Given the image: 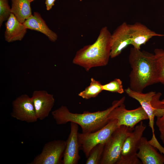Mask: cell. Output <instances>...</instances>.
I'll return each instance as SVG.
<instances>
[{
    "label": "cell",
    "instance_id": "cell-1",
    "mask_svg": "<svg viewBox=\"0 0 164 164\" xmlns=\"http://www.w3.org/2000/svg\"><path fill=\"white\" fill-rule=\"evenodd\" d=\"M128 61L132 68L129 75L131 90L142 92L146 87L159 83L154 54L133 47Z\"/></svg>",
    "mask_w": 164,
    "mask_h": 164
},
{
    "label": "cell",
    "instance_id": "cell-2",
    "mask_svg": "<svg viewBox=\"0 0 164 164\" xmlns=\"http://www.w3.org/2000/svg\"><path fill=\"white\" fill-rule=\"evenodd\" d=\"M123 97L118 100L114 101L111 106L102 111L91 112L84 111L82 114L71 112L67 107L62 105L53 111L52 114L58 125L73 122L79 125L82 133H87L96 131L102 128L109 121L108 116L115 108L124 103Z\"/></svg>",
    "mask_w": 164,
    "mask_h": 164
},
{
    "label": "cell",
    "instance_id": "cell-3",
    "mask_svg": "<svg viewBox=\"0 0 164 164\" xmlns=\"http://www.w3.org/2000/svg\"><path fill=\"white\" fill-rule=\"evenodd\" d=\"M111 36L107 26L102 27L94 43L85 45L77 51L73 63L87 71L93 67L107 65L110 57Z\"/></svg>",
    "mask_w": 164,
    "mask_h": 164
},
{
    "label": "cell",
    "instance_id": "cell-4",
    "mask_svg": "<svg viewBox=\"0 0 164 164\" xmlns=\"http://www.w3.org/2000/svg\"><path fill=\"white\" fill-rule=\"evenodd\" d=\"M125 91L129 97L138 101L147 114L152 132L150 141L152 143L156 142L158 140L154 133V118L161 117L164 113V104L160 100L162 94L153 91L144 93L133 91L129 87L125 89Z\"/></svg>",
    "mask_w": 164,
    "mask_h": 164
},
{
    "label": "cell",
    "instance_id": "cell-5",
    "mask_svg": "<svg viewBox=\"0 0 164 164\" xmlns=\"http://www.w3.org/2000/svg\"><path fill=\"white\" fill-rule=\"evenodd\" d=\"M134 129L121 125L113 132L105 144L100 164H118L124 142Z\"/></svg>",
    "mask_w": 164,
    "mask_h": 164
},
{
    "label": "cell",
    "instance_id": "cell-6",
    "mask_svg": "<svg viewBox=\"0 0 164 164\" xmlns=\"http://www.w3.org/2000/svg\"><path fill=\"white\" fill-rule=\"evenodd\" d=\"M117 120L110 121L101 128L93 132L78 133L80 148L87 158L92 149L96 145L105 143L113 132L119 127Z\"/></svg>",
    "mask_w": 164,
    "mask_h": 164
},
{
    "label": "cell",
    "instance_id": "cell-7",
    "mask_svg": "<svg viewBox=\"0 0 164 164\" xmlns=\"http://www.w3.org/2000/svg\"><path fill=\"white\" fill-rule=\"evenodd\" d=\"M145 128V126L141 121L140 124L135 127L133 131L126 138L123 145L118 164H142L137 154Z\"/></svg>",
    "mask_w": 164,
    "mask_h": 164
},
{
    "label": "cell",
    "instance_id": "cell-8",
    "mask_svg": "<svg viewBox=\"0 0 164 164\" xmlns=\"http://www.w3.org/2000/svg\"><path fill=\"white\" fill-rule=\"evenodd\" d=\"M109 121L117 120L119 127L125 125L134 129L135 125L143 120L148 119V116L142 106L132 110L125 108L124 103L114 108L108 116Z\"/></svg>",
    "mask_w": 164,
    "mask_h": 164
},
{
    "label": "cell",
    "instance_id": "cell-9",
    "mask_svg": "<svg viewBox=\"0 0 164 164\" xmlns=\"http://www.w3.org/2000/svg\"><path fill=\"white\" fill-rule=\"evenodd\" d=\"M66 141L60 140L50 141L45 144L41 152L30 164H62Z\"/></svg>",
    "mask_w": 164,
    "mask_h": 164
},
{
    "label": "cell",
    "instance_id": "cell-10",
    "mask_svg": "<svg viewBox=\"0 0 164 164\" xmlns=\"http://www.w3.org/2000/svg\"><path fill=\"white\" fill-rule=\"evenodd\" d=\"M11 116L16 119L27 123L36 122L38 118L31 98L26 94L17 97L12 102Z\"/></svg>",
    "mask_w": 164,
    "mask_h": 164
},
{
    "label": "cell",
    "instance_id": "cell-11",
    "mask_svg": "<svg viewBox=\"0 0 164 164\" xmlns=\"http://www.w3.org/2000/svg\"><path fill=\"white\" fill-rule=\"evenodd\" d=\"M131 43L129 25L124 22L111 34L110 58H114L118 56Z\"/></svg>",
    "mask_w": 164,
    "mask_h": 164
},
{
    "label": "cell",
    "instance_id": "cell-12",
    "mask_svg": "<svg viewBox=\"0 0 164 164\" xmlns=\"http://www.w3.org/2000/svg\"><path fill=\"white\" fill-rule=\"evenodd\" d=\"M78 125L70 122V132L66 141L62 164H77L80 159L78 139Z\"/></svg>",
    "mask_w": 164,
    "mask_h": 164
},
{
    "label": "cell",
    "instance_id": "cell-13",
    "mask_svg": "<svg viewBox=\"0 0 164 164\" xmlns=\"http://www.w3.org/2000/svg\"><path fill=\"white\" fill-rule=\"evenodd\" d=\"M31 97L38 119L48 117L55 103L53 95L45 90L35 91Z\"/></svg>",
    "mask_w": 164,
    "mask_h": 164
},
{
    "label": "cell",
    "instance_id": "cell-14",
    "mask_svg": "<svg viewBox=\"0 0 164 164\" xmlns=\"http://www.w3.org/2000/svg\"><path fill=\"white\" fill-rule=\"evenodd\" d=\"M129 28L131 45L138 50H140L141 46L145 45L152 37L164 36V34L157 33L139 22L129 25Z\"/></svg>",
    "mask_w": 164,
    "mask_h": 164
},
{
    "label": "cell",
    "instance_id": "cell-15",
    "mask_svg": "<svg viewBox=\"0 0 164 164\" xmlns=\"http://www.w3.org/2000/svg\"><path fill=\"white\" fill-rule=\"evenodd\" d=\"M144 137H142L137 155L143 164H163L164 155L155 149Z\"/></svg>",
    "mask_w": 164,
    "mask_h": 164
},
{
    "label": "cell",
    "instance_id": "cell-16",
    "mask_svg": "<svg viewBox=\"0 0 164 164\" xmlns=\"http://www.w3.org/2000/svg\"><path fill=\"white\" fill-rule=\"evenodd\" d=\"M5 39L8 42L21 40L26 32L27 28L11 13L5 24Z\"/></svg>",
    "mask_w": 164,
    "mask_h": 164
},
{
    "label": "cell",
    "instance_id": "cell-17",
    "mask_svg": "<svg viewBox=\"0 0 164 164\" xmlns=\"http://www.w3.org/2000/svg\"><path fill=\"white\" fill-rule=\"evenodd\" d=\"M23 23L27 29L43 33L52 42H55L57 39L56 34L50 29L40 15L37 12H34L33 15L27 19Z\"/></svg>",
    "mask_w": 164,
    "mask_h": 164
},
{
    "label": "cell",
    "instance_id": "cell-18",
    "mask_svg": "<svg viewBox=\"0 0 164 164\" xmlns=\"http://www.w3.org/2000/svg\"><path fill=\"white\" fill-rule=\"evenodd\" d=\"M11 13L22 23L32 15L30 0H11Z\"/></svg>",
    "mask_w": 164,
    "mask_h": 164
},
{
    "label": "cell",
    "instance_id": "cell-19",
    "mask_svg": "<svg viewBox=\"0 0 164 164\" xmlns=\"http://www.w3.org/2000/svg\"><path fill=\"white\" fill-rule=\"evenodd\" d=\"M102 85L100 81L92 77L89 85L79 93L78 95L86 100L95 97L103 91Z\"/></svg>",
    "mask_w": 164,
    "mask_h": 164
},
{
    "label": "cell",
    "instance_id": "cell-20",
    "mask_svg": "<svg viewBox=\"0 0 164 164\" xmlns=\"http://www.w3.org/2000/svg\"><path fill=\"white\" fill-rule=\"evenodd\" d=\"M154 54L159 83L164 86V50L156 48Z\"/></svg>",
    "mask_w": 164,
    "mask_h": 164
},
{
    "label": "cell",
    "instance_id": "cell-21",
    "mask_svg": "<svg viewBox=\"0 0 164 164\" xmlns=\"http://www.w3.org/2000/svg\"><path fill=\"white\" fill-rule=\"evenodd\" d=\"M105 144H99L92 149L87 158L86 164H100Z\"/></svg>",
    "mask_w": 164,
    "mask_h": 164
},
{
    "label": "cell",
    "instance_id": "cell-22",
    "mask_svg": "<svg viewBox=\"0 0 164 164\" xmlns=\"http://www.w3.org/2000/svg\"><path fill=\"white\" fill-rule=\"evenodd\" d=\"M103 91L122 94L125 91L122 80L119 78H115L109 83L102 85Z\"/></svg>",
    "mask_w": 164,
    "mask_h": 164
},
{
    "label": "cell",
    "instance_id": "cell-23",
    "mask_svg": "<svg viewBox=\"0 0 164 164\" xmlns=\"http://www.w3.org/2000/svg\"><path fill=\"white\" fill-rule=\"evenodd\" d=\"M11 13V9L8 0H0V26L4 21L8 19Z\"/></svg>",
    "mask_w": 164,
    "mask_h": 164
},
{
    "label": "cell",
    "instance_id": "cell-24",
    "mask_svg": "<svg viewBox=\"0 0 164 164\" xmlns=\"http://www.w3.org/2000/svg\"><path fill=\"white\" fill-rule=\"evenodd\" d=\"M162 101L164 104V98ZM156 124L160 133V138L164 144V113L162 116L157 118Z\"/></svg>",
    "mask_w": 164,
    "mask_h": 164
},
{
    "label": "cell",
    "instance_id": "cell-25",
    "mask_svg": "<svg viewBox=\"0 0 164 164\" xmlns=\"http://www.w3.org/2000/svg\"><path fill=\"white\" fill-rule=\"evenodd\" d=\"M55 0H46L45 2L46 9L50 10L54 5V2Z\"/></svg>",
    "mask_w": 164,
    "mask_h": 164
},
{
    "label": "cell",
    "instance_id": "cell-26",
    "mask_svg": "<svg viewBox=\"0 0 164 164\" xmlns=\"http://www.w3.org/2000/svg\"><path fill=\"white\" fill-rule=\"evenodd\" d=\"M34 0H30V1L31 2H32Z\"/></svg>",
    "mask_w": 164,
    "mask_h": 164
},
{
    "label": "cell",
    "instance_id": "cell-27",
    "mask_svg": "<svg viewBox=\"0 0 164 164\" xmlns=\"http://www.w3.org/2000/svg\"><path fill=\"white\" fill-rule=\"evenodd\" d=\"M80 1H81L82 0H79Z\"/></svg>",
    "mask_w": 164,
    "mask_h": 164
}]
</instances>
